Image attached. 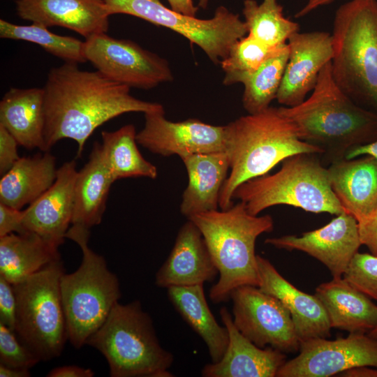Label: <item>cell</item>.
Wrapping results in <instances>:
<instances>
[{
	"label": "cell",
	"instance_id": "1",
	"mask_svg": "<svg viewBox=\"0 0 377 377\" xmlns=\"http://www.w3.org/2000/svg\"><path fill=\"white\" fill-rule=\"evenodd\" d=\"M43 89L45 151L68 138L77 142L80 157L91 135L110 119L127 112L164 111L161 104L138 99L129 87L98 71L81 70L78 64L51 68Z\"/></svg>",
	"mask_w": 377,
	"mask_h": 377
},
{
	"label": "cell",
	"instance_id": "2",
	"mask_svg": "<svg viewBox=\"0 0 377 377\" xmlns=\"http://www.w3.org/2000/svg\"><path fill=\"white\" fill-rule=\"evenodd\" d=\"M331 61L322 69L309 98L296 106L279 108L300 138L320 149L332 163L344 158L351 148L377 139V113L356 103L338 87Z\"/></svg>",
	"mask_w": 377,
	"mask_h": 377
},
{
	"label": "cell",
	"instance_id": "3",
	"mask_svg": "<svg viewBox=\"0 0 377 377\" xmlns=\"http://www.w3.org/2000/svg\"><path fill=\"white\" fill-rule=\"evenodd\" d=\"M226 128L230 171L220 194L221 209L233 205L234 193L240 184L268 173L286 158L300 153L323 154L300 138L297 128L279 107L242 116Z\"/></svg>",
	"mask_w": 377,
	"mask_h": 377
},
{
	"label": "cell",
	"instance_id": "4",
	"mask_svg": "<svg viewBox=\"0 0 377 377\" xmlns=\"http://www.w3.org/2000/svg\"><path fill=\"white\" fill-rule=\"evenodd\" d=\"M201 232L219 271V279L209 290L212 302L228 301L232 292L242 286L258 287L256 242L272 231L273 218L250 214L241 201L226 209L198 214L188 219Z\"/></svg>",
	"mask_w": 377,
	"mask_h": 377
},
{
	"label": "cell",
	"instance_id": "5",
	"mask_svg": "<svg viewBox=\"0 0 377 377\" xmlns=\"http://www.w3.org/2000/svg\"><path fill=\"white\" fill-rule=\"evenodd\" d=\"M332 75L356 103L377 113V0H351L337 10Z\"/></svg>",
	"mask_w": 377,
	"mask_h": 377
},
{
	"label": "cell",
	"instance_id": "6",
	"mask_svg": "<svg viewBox=\"0 0 377 377\" xmlns=\"http://www.w3.org/2000/svg\"><path fill=\"white\" fill-rule=\"evenodd\" d=\"M106 359L112 377H172L174 356L164 349L139 301L117 302L86 343Z\"/></svg>",
	"mask_w": 377,
	"mask_h": 377
},
{
	"label": "cell",
	"instance_id": "7",
	"mask_svg": "<svg viewBox=\"0 0 377 377\" xmlns=\"http://www.w3.org/2000/svg\"><path fill=\"white\" fill-rule=\"evenodd\" d=\"M89 235L90 229L70 226L66 238L79 245L82 260L75 272L64 273L60 279L68 339L76 348L101 327L121 297L117 276L108 269L105 258L89 247Z\"/></svg>",
	"mask_w": 377,
	"mask_h": 377
},
{
	"label": "cell",
	"instance_id": "8",
	"mask_svg": "<svg viewBox=\"0 0 377 377\" xmlns=\"http://www.w3.org/2000/svg\"><path fill=\"white\" fill-rule=\"evenodd\" d=\"M317 155L300 153L286 158L278 172L240 184L234 198L244 202L253 215L279 205L316 214L326 212L337 216L344 212L332 191L328 170Z\"/></svg>",
	"mask_w": 377,
	"mask_h": 377
},
{
	"label": "cell",
	"instance_id": "9",
	"mask_svg": "<svg viewBox=\"0 0 377 377\" xmlns=\"http://www.w3.org/2000/svg\"><path fill=\"white\" fill-rule=\"evenodd\" d=\"M61 259L13 284L16 298L15 332L40 361L59 357L68 332L61 300Z\"/></svg>",
	"mask_w": 377,
	"mask_h": 377
},
{
	"label": "cell",
	"instance_id": "10",
	"mask_svg": "<svg viewBox=\"0 0 377 377\" xmlns=\"http://www.w3.org/2000/svg\"><path fill=\"white\" fill-rule=\"evenodd\" d=\"M110 15L135 16L178 33L200 47L219 64L233 44L246 36L247 28L239 15L219 6L210 19L202 20L165 7L159 0H104Z\"/></svg>",
	"mask_w": 377,
	"mask_h": 377
},
{
	"label": "cell",
	"instance_id": "11",
	"mask_svg": "<svg viewBox=\"0 0 377 377\" xmlns=\"http://www.w3.org/2000/svg\"><path fill=\"white\" fill-rule=\"evenodd\" d=\"M84 56L108 79L131 88L150 89L173 80L168 61L133 40L118 39L107 33L84 41Z\"/></svg>",
	"mask_w": 377,
	"mask_h": 377
},
{
	"label": "cell",
	"instance_id": "12",
	"mask_svg": "<svg viewBox=\"0 0 377 377\" xmlns=\"http://www.w3.org/2000/svg\"><path fill=\"white\" fill-rule=\"evenodd\" d=\"M230 300L235 327L254 344L284 353L299 351L300 341L291 315L277 298L257 286L246 285L235 289Z\"/></svg>",
	"mask_w": 377,
	"mask_h": 377
},
{
	"label": "cell",
	"instance_id": "13",
	"mask_svg": "<svg viewBox=\"0 0 377 377\" xmlns=\"http://www.w3.org/2000/svg\"><path fill=\"white\" fill-rule=\"evenodd\" d=\"M300 353L286 361L277 377H329L355 367L377 368V339L349 333L334 340L316 338L300 342Z\"/></svg>",
	"mask_w": 377,
	"mask_h": 377
},
{
	"label": "cell",
	"instance_id": "14",
	"mask_svg": "<svg viewBox=\"0 0 377 377\" xmlns=\"http://www.w3.org/2000/svg\"><path fill=\"white\" fill-rule=\"evenodd\" d=\"M144 127L137 133L138 144L162 156L180 158L195 154L226 151V128L188 119L172 121L165 111L145 113Z\"/></svg>",
	"mask_w": 377,
	"mask_h": 377
},
{
	"label": "cell",
	"instance_id": "15",
	"mask_svg": "<svg viewBox=\"0 0 377 377\" xmlns=\"http://www.w3.org/2000/svg\"><path fill=\"white\" fill-rule=\"evenodd\" d=\"M265 243L288 251L298 250L318 260L333 278L342 277L362 245L358 223L344 212L325 226L302 234L271 237Z\"/></svg>",
	"mask_w": 377,
	"mask_h": 377
},
{
	"label": "cell",
	"instance_id": "16",
	"mask_svg": "<svg viewBox=\"0 0 377 377\" xmlns=\"http://www.w3.org/2000/svg\"><path fill=\"white\" fill-rule=\"evenodd\" d=\"M287 44L288 59L276 99L285 107H293L306 99L322 69L332 61V38L325 31H297Z\"/></svg>",
	"mask_w": 377,
	"mask_h": 377
},
{
	"label": "cell",
	"instance_id": "17",
	"mask_svg": "<svg viewBox=\"0 0 377 377\" xmlns=\"http://www.w3.org/2000/svg\"><path fill=\"white\" fill-rule=\"evenodd\" d=\"M77 170L75 160L64 163L58 170L52 186L23 210V225L59 248L71 224L74 186Z\"/></svg>",
	"mask_w": 377,
	"mask_h": 377
},
{
	"label": "cell",
	"instance_id": "18",
	"mask_svg": "<svg viewBox=\"0 0 377 377\" xmlns=\"http://www.w3.org/2000/svg\"><path fill=\"white\" fill-rule=\"evenodd\" d=\"M15 6L24 20L47 28H66L85 39L109 29L104 0H15Z\"/></svg>",
	"mask_w": 377,
	"mask_h": 377
},
{
	"label": "cell",
	"instance_id": "19",
	"mask_svg": "<svg viewBox=\"0 0 377 377\" xmlns=\"http://www.w3.org/2000/svg\"><path fill=\"white\" fill-rule=\"evenodd\" d=\"M227 328L229 342L223 357L207 364L204 377H275L286 360V353L271 346L260 348L245 337L235 327L232 316L225 307L219 311Z\"/></svg>",
	"mask_w": 377,
	"mask_h": 377
},
{
	"label": "cell",
	"instance_id": "20",
	"mask_svg": "<svg viewBox=\"0 0 377 377\" xmlns=\"http://www.w3.org/2000/svg\"><path fill=\"white\" fill-rule=\"evenodd\" d=\"M218 274L201 232L188 219L179 228L168 258L157 271L155 283L166 288L204 285L213 281Z\"/></svg>",
	"mask_w": 377,
	"mask_h": 377
},
{
	"label": "cell",
	"instance_id": "21",
	"mask_svg": "<svg viewBox=\"0 0 377 377\" xmlns=\"http://www.w3.org/2000/svg\"><path fill=\"white\" fill-rule=\"evenodd\" d=\"M258 288L279 300L289 311L300 342L327 338L331 326L327 312L315 295L297 289L283 277L269 260L257 255Z\"/></svg>",
	"mask_w": 377,
	"mask_h": 377
},
{
	"label": "cell",
	"instance_id": "22",
	"mask_svg": "<svg viewBox=\"0 0 377 377\" xmlns=\"http://www.w3.org/2000/svg\"><path fill=\"white\" fill-rule=\"evenodd\" d=\"M331 186L346 212L358 223L377 209V161L371 156L343 158L327 168Z\"/></svg>",
	"mask_w": 377,
	"mask_h": 377
},
{
	"label": "cell",
	"instance_id": "23",
	"mask_svg": "<svg viewBox=\"0 0 377 377\" xmlns=\"http://www.w3.org/2000/svg\"><path fill=\"white\" fill-rule=\"evenodd\" d=\"M188 175L180 212L187 219L218 209L222 187L228 176L230 161L226 151L195 154L181 158Z\"/></svg>",
	"mask_w": 377,
	"mask_h": 377
},
{
	"label": "cell",
	"instance_id": "24",
	"mask_svg": "<svg viewBox=\"0 0 377 377\" xmlns=\"http://www.w3.org/2000/svg\"><path fill=\"white\" fill-rule=\"evenodd\" d=\"M0 125L19 145L45 151V91L43 88L11 87L0 101Z\"/></svg>",
	"mask_w": 377,
	"mask_h": 377
},
{
	"label": "cell",
	"instance_id": "25",
	"mask_svg": "<svg viewBox=\"0 0 377 377\" xmlns=\"http://www.w3.org/2000/svg\"><path fill=\"white\" fill-rule=\"evenodd\" d=\"M315 295L323 305L332 328L367 334L377 324V305L343 277L320 284Z\"/></svg>",
	"mask_w": 377,
	"mask_h": 377
},
{
	"label": "cell",
	"instance_id": "26",
	"mask_svg": "<svg viewBox=\"0 0 377 377\" xmlns=\"http://www.w3.org/2000/svg\"><path fill=\"white\" fill-rule=\"evenodd\" d=\"M114 182L104 161L101 145L95 142L87 163L77 171L71 225L90 229L101 223Z\"/></svg>",
	"mask_w": 377,
	"mask_h": 377
},
{
	"label": "cell",
	"instance_id": "27",
	"mask_svg": "<svg viewBox=\"0 0 377 377\" xmlns=\"http://www.w3.org/2000/svg\"><path fill=\"white\" fill-rule=\"evenodd\" d=\"M57 175L56 158L49 151L20 157L0 180V202L17 209L47 191Z\"/></svg>",
	"mask_w": 377,
	"mask_h": 377
},
{
	"label": "cell",
	"instance_id": "28",
	"mask_svg": "<svg viewBox=\"0 0 377 377\" xmlns=\"http://www.w3.org/2000/svg\"><path fill=\"white\" fill-rule=\"evenodd\" d=\"M167 290L175 309L205 343L212 362L221 360L228 345V332L210 311L203 285L171 286Z\"/></svg>",
	"mask_w": 377,
	"mask_h": 377
},
{
	"label": "cell",
	"instance_id": "29",
	"mask_svg": "<svg viewBox=\"0 0 377 377\" xmlns=\"http://www.w3.org/2000/svg\"><path fill=\"white\" fill-rule=\"evenodd\" d=\"M61 259L59 248L33 232L0 237V276L17 283Z\"/></svg>",
	"mask_w": 377,
	"mask_h": 377
},
{
	"label": "cell",
	"instance_id": "30",
	"mask_svg": "<svg viewBox=\"0 0 377 377\" xmlns=\"http://www.w3.org/2000/svg\"><path fill=\"white\" fill-rule=\"evenodd\" d=\"M136 135L133 124L101 132L103 156L114 182L124 178L157 177L156 167L146 160L138 148Z\"/></svg>",
	"mask_w": 377,
	"mask_h": 377
},
{
	"label": "cell",
	"instance_id": "31",
	"mask_svg": "<svg viewBox=\"0 0 377 377\" xmlns=\"http://www.w3.org/2000/svg\"><path fill=\"white\" fill-rule=\"evenodd\" d=\"M242 13L248 35L271 47L287 43L299 31V24L286 18L278 0H245Z\"/></svg>",
	"mask_w": 377,
	"mask_h": 377
},
{
	"label": "cell",
	"instance_id": "32",
	"mask_svg": "<svg viewBox=\"0 0 377 377\" xmlns=\"http://www.w3.org/2000/svg\"><path fill=\"white\" fill-rule=\"evenodd\" d=\"M288 53L286 43L242 80L244 85L242 105L248 114H256L267 109L276 98Z\"/></svg>",
	"mask_w": 377,
	"mask_h": 377
},
{
	"label": "cell",
	"instance_id": "33",
	"mask_svg": "<svg viewBox=\"0 0 377 377\" xmlns=\"http://www.w3.org/2000/svg\"><path fill=\"white\" fill-rule=\"evenodd\" d=\"M0 38L33 43L67 63H84V41L51 32L47 27L31 23L19 25L0 20Z\"/></svg>",
	"mask_w": 377,
	"mask_h": 377
},
{
	"label": "cell",
	"instance_id": "34",
	"mask_svg": "<svg viewBox=\"0 0 377 377\" xmlns=\"http://www.w3.org/2000/svg\"><path fill=\"white\" fill-rule=\"evenodd\" d=\"M284 45L271 47L248 34L239 39L220 63L225 73L223 83L225 85L241 83L246 75L256 71Z\"/></svg>",
	"mask_w": 377,
	"mask_h": 377
},
{
	"label": "cell",
	"instance_id": "35",
	"mask_svg": "<svg viewBox=\"0 0 377 377\" xmlns=\"http://www.w3.org/2000/svg\"><path fill=\"white\" fill-rule=\"evenodd\" d=\"M342 277L353 287L377 301V256L357 252Z\"/></svg>",
	"mask_w": 377,
	"mask_h": 377
},
{
	"label": "cell",
	"instance_id": "36",
	"mask_svg": "<svg viewBox=\"0 0 377 377\" xmlns=\"http://www.w3.org/2000/svg\"><path fill=\"white\" fill-rule=\"evenodd\" d=\"M14 330L0 323V364L29 369L40 360L17 338Z\"/></svg>",
	"mask_w": 377,
	"mask_h": 377
},
{
	"label": "cell",
	"instance_id": "37",
	"mask_svg": "<svg viewBox=\"0 0 377 377\" xmlns=\"http://www.w3.org/2000/svg\"><path fill=\"white\" fill-rule=\"evenodd\" d=\"M16 298L13 284L0 276V323L15 330Z\"/></svg>",
	"mask_w": 377,
	"mask_h": 377
},
{
	"label": "cell",
	"instance_id": "38",
	"mask_svg": "<svg viewBox=\"0 0 377 377\" xmlns=\"http://www.w3.org/2000/svg\"><path fill=\"white\" fill-rule=\"evenodd\" d=\"M15 138L0 125V174L3 175L20 158Z\"/></svg>",
	"mask_w": 377,
	"mask_h": 377
},
{
	"label": "cell",
	"instance_id": "39",
	"mask_svg": "<svg viewBox=\"0 0 377 377\" xmlns=\"http://www.w3.org/2000/svg\"><path fill=\"white\" fill-rule=\"evenodd\" d=\"M27 232L23 225V210L0 202V237Z\"/></svg>",
	"mask_w": 377,
	"mask_h": 377
},
{
	"label": "cell",
	"instance_id": "40",
	"mask_svg": "<svg viewBox=\"0 0 377 377\" xmlns=\"http://www.w3.org/2000/svg\"><path fill=\"white\" fill-rule=\"evenodd\" d=\"M358 226L362 245L377 256V209L369 219L358 223Z\"/></svg>",
	"mask_w": 377,
	"mask_h": 377
},
{
	"label": "cell",
	"instance_id": "41",
	"mask_svg": "<svg viewBox=\"0 0 377 377\" xmlns=\"http://www.w3.org/2000/svg\"><path fill=\"white\" fill-rule=\"evenodd\" d=\"M94 376V372L91 369L76 365L55 367L47 374V377H92Z\"/></svg>",
	"mask_w": 377,
	"mask_h": 377
},
{
	"label": "cell",
	"instance_id": "42",
	"mask_svg": "<svg viewBox=\"0 0 377 377\" xmlns=\"http://www.w3.org/2000/svg\"><path fill=\"white\" fill-rule=\"evenodd\" d=\"M362 155L371 156L377 161V139L351 148L346 152L344 158L353 159Z\"/></svg>",
	"mask_w": 377,
	"mask_h": 377
},
{
	"label": "cell",
	"instance_id": "43",
	"mask_svg": "<svg viewBox=\"0 0 377 377\" xmlns=\"http://www.w3.org/2000/svg\"><path fill=\"white\" fill-rule=\"evenodd\" d=\"M175 11L190 16H195L198 6L194 5L193 0H167Z\"/></svg>",
	"mask_w": 377,
	"mask_h": 377
},
{
	"label": "cell",
	"instance_id": "44",
	"mask_svg": "<svg viewBox=\"0 0 377 377\" xmlns=\"http://www.w3.org/2000/svg\"><path fill=\"white\" fill-rule=\"evenodd\" d=\"M338 376L344 377H377V368L369 366L358 367L342 371Z\"/></svg>",
	"mask_w": 377,
	"mask_h": 377
},
{
	"label": "cell",
	"instance_id": "45",
	"mask_svg": "<svg viewBox=\"0 0 377 377\" xmlns=\"http://www.w3.org/2000/svg\"><path fill=\"white\" fill-rule=\"evenodd\" d=\"M334 0H307L306 3L295 14V17H304L320 6L329 4Z\"/></svg>",
	"mask_w": 377,
	"mask_h": 377
},
{
	"label": "cell",
	"instance_id": "46",
	"mask_svg": "<svg viewBox=\"0 0 377 377\" xmlns=\"http://www.w3.org/2000/svg\"><path fill=\"white\" fill-rule=\"evenodd\" d=\"M30 376L29 369L8 367L0 364L1 377H29Z\"/></svg>",
	"mask_w": 377,
	"mask_h": 377
},
{
	"label": "cell",
	"instance_id": "47",
	"mask_svg": "<svg viewBox=\"0 0 377 377\" xmlns=\"http://www.w3.org/2000/svg\"><path fill=\"white\" fill-rule=\"evenodd\" d=\"M367 334L369 336H370L371 337L377 339V324H376V325L374 327V328H373L371 330H370V331H369L368 333H367Z\"/></svg>",
	"mask_w": 377,
	"mask_h": 377
},
{
	"label": "cell",
	"instance_id": "48",
	"mask_svg": "<svg viewBox=\"0 0 377 377\" xmlns=\"http://www.w3.org/2000/svg\"><path fill=\"white\" fill-rule=\"evenodd\" d=\"M209 0H199L198 6L202 9H205L208 5Z\"/></svg>",
	"mask_w": 377,
	"mask_h": 377
}]
</instances>
